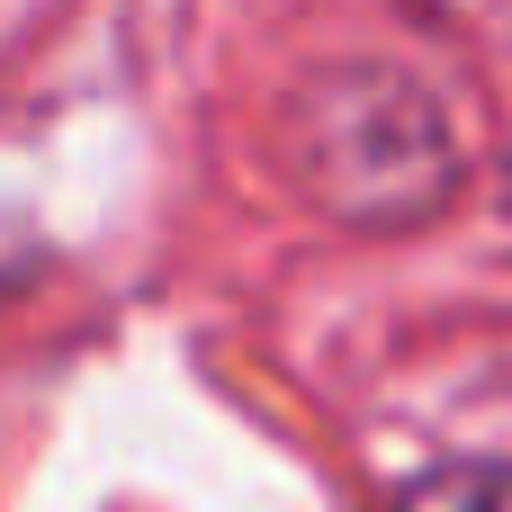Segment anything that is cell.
I'll list each match as a JSON object with an SVG mask.
<instances>
[{
	"mask_svg": "<svg viewBox=\"0 0 512 512\" xmlns=\"http://www.w3.org/2000/svg\"><path fill=\"white\" fill-rule=\"evenodd\" d=\"M297 189L333 225H423L459 189L450 108L396 63H342L297 99Z\"/></svg>",
	"mask_w": 512,
	"mask_h": 512,
	"instance_id": "cell-1",
	"label": "cell"
},
{
	"mask_svg": "<svg viewBox=\"0 0 512 512\" xmlns=\"http://www.w3.org/2000/svg\"><path fill=\"white\" fill-rule=\"evenodd\" d=\"M387 512H512V468H504V459H450V468H423Z\"/></svg>",
	"mask_w": 512,
	"mask_h": 512,
	"instance_id": "cell-2",
	"label": "cell"
},
{
	"mask_svg": "<svg viewBox=\"0 0 512 512\" xmlns=\"http://www.w3.org/2000/svg\"><path fill=\"white\" fill-rule=\"evenodd\" d=\"M414 9L441 27H468V36H512V0H414Z\"/></svg>",
	"mask_w": 512,
	"mask_h": 512,
	"instance_id": "cell-3",
	"label": "cell"
},
{
	"mask_svg": "<svg viewBox=\"0 0 512 512\" xmlns=\"http://www.w3.org/2000/svg\"><path fill=\"white\" fill-rule=\"evenodd\" d=\"M504 198H512V180H504Z\"/></svg>",
	"mask_w": 512,
	"mask_h": 512,
	"instance_id": "cell-4",
	"label": "cell"
}]
</instances>
